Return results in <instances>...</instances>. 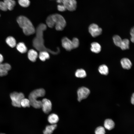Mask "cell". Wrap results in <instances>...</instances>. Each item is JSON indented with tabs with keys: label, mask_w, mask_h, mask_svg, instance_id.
Wrapping results in <instances>:
<instances>
[{
	"label": "cell",
	"mask_w": 134,
	"mask_h": 134,
	"mask_svg": "<svg viewBox=\"0 0 134 134\" xmlns=\"http://www.w3.org/2000/svg\"><path fill=\"white\" fill-rule=\"evenodd\" d=\"M89 31L93 37H96L100 35L102 33V29L100 28L96 24L93 23L90 24L88 28Z\"/></svg>",
	"instance_id": "6"
},
{
	"label": "cell",
	"mask_w": 134,
	"mask_h": 134,
	"mask_svg": "<svg viewBox=\"0 0 134 134\" xmlns=\"http://www.w3.org/2000/svg\"><path fill=\"white\" fill-rule=\"evenodd\" d=\"M47 29V26L43 23L40 24L35 30L36 36L33 39V47L37 50L39 52L46 51L51 54L55 55L59 53L60 49L58 48L57 50L54 51L46 48L44 45L43 39V32Z\"/></svg>",
	"instance_id": "1"
},
{
	"label": "cell",
	"mask_w": 134,
	"mask_h": 134,
	"mask_svg": "<svg viewBox=\"0 0 134 134\" xmlns=\"http://www.w3.org/2000/svg\"><path fill=\"white\" fill-rule=\"evenodd\" d=\"M95 133V134H105V129L102 127H99L96 129Z\"/></svg>",
	"instance_id": "28"
},
{
	"label": "cell",
	"mask_w": 134,
	"mask_h": 134,
	"mask_svg": "<svg viewBox=\"0 0 134 134\" xmlns=\"http://www.w3.org/2000/svg\"><path fill=\"white\" fill-rule=\"evenodd\" d=\"M134 27H133L131 29L130 32V34L131 35V40L132 42H134Z\"/></svg>",
	"instance_id": "32"
},
{
	"label": "cell",
	"mask_w": 134,
	"mask_h": 134,
	"mask_svg": "<svg viewBox=\"0 0 134 134\" xmlns=\"http://www.w3.org/2000/svg\"><path fill=\"white\" fill-rule=\"evenodd\" d=\"M57 2L59 3H62V0H57Z\"/></svg>",
	"instance_id": "35"
},
{
	"label": "cell",
	"mask_w": 134,
	"mask_h": 134,
	"mask_svg": "<svg viewBox=\"0 0 134 134\" xmlns=\"http://www.w3.org/2000/svg\"><path fill=\"white\" fill-rule=\"evenodd\" d=\"M0 134H4V133H0Z\"/></svg>",
	"instance_id": "36"
},
{
	"label": "cell",
	"mask_w": 134,
	"mask_h": 134,
	"mask_svg": "<svg viewBox=\"0 0 134 134\" xmlns=\"http://www.w3.org/2000/svg\"><path fill=\"white\" fill-rule=\"evenodd\" d=\"M57 127V125L56 124L46 126L45 130L43 131V134H52Z\"/></svg>",
	"instance_id": "16"
},
{
	"label": "cell",
	"mask_w": 134,
	"mask_h": 134,
	"mask_svg": "<svg viewBox=\"0 0 134 134\" xmlns=\"http://www.w3.org/2000/svg\"><path fill=\"white\" fill-rule=\"evenodd\" d=\"M90 93V90L87 88L82 87L78 89L77 91V100L80 102L87 98Z\"/></svg>",
	"instance_id": "7"
},
{
	"label": "cell",
	"mask_w": 134,
	"mask_h": 134,
	"mask_svg": "<svg viewBox=\"0 0 134 134\" xmlns=\"http://www.w3.org/2000/svg\"><path fill=\"white\" fill-rule=\"evenodd\" d=\"M17 21L24 34L29 35L34 34L35 30L31 21L26 17L20 16L17 18Z\"/></svg>",
	"instance_id": "3"
},
{
	"label": "cell",
	"mask_w": 134,
	"mask_h": 134,
	"mask_svg": "<svg viewBox=\"0 0 134 134\" xmlns=\"http://www.w3.org/2000/svg\"><path fill=\"white\" fill-rule=\"evenodd\" d=\"M48 122L51 124H56L59 120L58 116L54 113L50 114L48 118Z\"/></svg>",
	"instance_id": "17"
},
{
	"label": "cell",
	"mask_w": 134,
	"mask_h": 134,
	"mask_svg": "<svg viewBox=\"0 0 134 134\" xmlns=\"http://www.w3.org/2000/svg\"><path fill=\"white\" fill-rule=\"evenodd\" d=\"M61 42L62 47L67 51H70L73 49L71 40L67 37H63Z\"/></svg>",
	"instance_id": "11"
},
{
	"label": "cell",
	"mask_w": 134,
	"mask_h": 134,
	"mask_svg": "<svg viewBox=\"0 0 134 134\" xmlns=\"http://www.w3.org/2000/svg\"><path fill=\"white\" fill-rule=\"evenodd\" d=\"M130 41L127 39H125L122 40L120 47L123 50H125L129 49V48Z\"/></svg>",
	"instance_id": "23"
},
{
	"label": "cell",
	"mask_w": 134,
	"mask_h": 134,
	"mask_svg": "<svg viewBox=\"0 0 134 134\" xmlns=\"http://www.w3.org/2000/svg\"><path fill=\"white\" fill-rule=\"evenodd\" d=\"M21 107L24 108L29 107L30 104L29 100L25 98H23L21 101Z\"/></svg>",
	"instance_id": "26"
},
{
	"label": "cell",
	"mask_w": 134,
	"mask_h": 134,
	"mask_svg": "<svg viewBox=\"0 0 134 134\" xmlns=\"http://www.w3.org/2000/svg\"><path fill=\"white\" fill-rule=\"evenodd\" d=\"M75 75L76 77L80 78H84L87 75L85 71L82 69H77L75 72Z\"/></svg>",
	"instance_id": "24"
},
{
	"label": "cell",
	"mask_w": 134,
	"mask_h": 134,
	"mask_svg": "<svg viewBox=\"0 0 134 134\" xmlns=\"http://www.w3.org/2000/svg\"><path fill=\"white\" fill-rule=\"evenodd\" d=\"M8 10H12L16 4V2L14 0H4Z\"/></svg>",
	"instance_id": "20"
},
{
	"label": "cell",
	"mask_w": 134,
	"mask_h": 134,
	"mask_svg": "<svg viewBox=\"0 0 134 134\" xmlns=\"http://www.w3.org/2000/svg\"><path fill=\"white\" fill-rule=\"evenodd\" d=\"M62 3L66 9L71 11L76 10L77 6L76 0H62Z\"/></svg>",
	"instance_id": "8"
},
{
	"label": "cell",
	"mask_w": 134,
	"mask_h": 134,
	"mask_svg": "<svg viewBox=\"0 0 134 134\" xmlns=\"http://www.w3.org/2000/svg\"><path fill=\"white\" fill-rule=\"evenodd\" d=\"M57 8L58 10L61 12L64 11L66 10V7L63 5L59 4L58 5Z\"/></svg>",
	"instance_id": "31"
},
{
	"label": "cell",
	"mask_w": 134,
	"mask_h": 134,
	"mask_svg": "<svg viewBox=\"0 0 134 134\" xmlns=\"http://www.w3.org/2000/svg\"><path fill=\"white\" fill-rule=\"evenodd\" d=\"M90 49L92 52L98 53L100 51L101 47L100 44L96 42H93L91 44Z\"/></svg>",
	"instance_id": "14"
},
{
	"label": "cell",
	"mask_w": 134,
	"mask_h": 134,
	"mask_svg": "<svg viewBox=\"0 0 134 134\" xmlns=\"http://www.w3.org/2000/svg\"></svg>",
	"instance_id": "37"
},
{
	"label": "cell",
	"mask_w": 134,
	"mask_h": 134,
	"mask_svg": "<svg viewBox=\"0 0 134 134\" xmlns=\"http://www.w3.org/2000/svg\"><path fill=\"white\" fill-rule=\"evenodd\" d=\"M0 10L4 11L8 10L7 7L4 1H0Z\"/></svg>",
	"instance_id": "30"
},
{
	"label": "cell",
	"mask_w": 134,
	"mask_h": 134,
	"mask_svg": "<svg viewBox=\"0 0 134 134\" xmlns=\"http://www.w3.org/2000/svg\"><path fill=\"white\" fill-rule=\"evenodd\" d=\"M131 103L134 104V94L133 93L131 99Z\"/></svg>",
	"instance_id": "33"
},
{
	"label": "cell",
	"mask_w": 134,
	"mask_h": 134,
	"mask_svg": "<svg viewBox=\"0 0 134 134\" xmlns=\"http://www.w3.org/2000/svg\"><path fill=\"white\" fill-rule=\"evenodd\" d=\"M11 68V66L8 63H0V76L6 75Z\"/></svg>",
	"instance_id": "10"
},
{
	"label": "cell",
	"mask_w": 134,
	"mask_h": 134,
	"mask_svg": "<svg viewBox=\"0 0 134 134\" xmlns=\"http://www.w3.org/2000/svg\"><path fill=\"white\" fill-rule=\"evenodd\" d=\"M98 70L101 74L105 75H107L109 72L108 67L104 64L100 66L98 68Z\"/></svg>",
	"instance_id": "22"
},
{
	"label": "cell",
	"mask_w": 134,
	"mask_h": 134,
	"mask_svg": "<svg viewBox=\"0 0 134 134\" xmlns=\"http://www.w3.org/2000/svg\"><path fill=\"white\" fill-rule=\"evenodd\" d=\"M45 93V91L43 88L36 89L31 92L29 96L30 105L35 108H41V101L37 99L39 97L44 96Z\"/></svg>",
	"instance_id": "4"
},
{
	"label": "cell",
	"mask_w": 134,
	"mask_h": 134,
	"mask_svg": "<svg viewBox=\"0 0 134 134\" xmlns=\"http://www.w3.org/2000/svg\"><path fill=\"white\" fill-rule=\"evenodd\" d=\"M47 26L50 28L55 26L56 29L58 31L63 30L66 26V23L63 17L58 14L49 16L46 20Z\"/></svg>",
	"instance_id": "2"
},
{
	"label": "cell",
	"mask_w": 134,
	"mask_h": 134,
	"mask_svg": "<svg viewBox=\"0 0 134 134\" xmlns=\"http://www.w3.org/2000/svg\"><path fill=\"white\" fill-rule=\"evenodd\" d=\"M39 57L40 60L42 61H44L50 58L49 52L46 51H40Z\"/></svg>",
	"instance_id": "19"
},
{
	"label": "cell",
	"mask_w": 134,
	"mask_h": 134,
	"mask_svg": "<svg viewBox=\"0 0 134 134\" xmlns=\"http://www.w3.org/2000/svg\"><path fill=\"white\" fill-rule=\"evenodd\" d=\"M16 46L17 50L22 53H25L27 51V48L25 44L23 42H19Z\"/></svg>",
	"instance_id": "18"
},
{
	"label": "cell",
	"mask_w": 134,
	"mask_h": 134,
	"mask_svg": "<svg viewBox=\"0 0 134 134\" xmlns=\"http://www.w3.org/2000/svg\"><path fill=\"white\" fill-rule=\"evenodd\" d=\"M18 2L19 4L23 7H27L30 3L29 0H18Z\"/></svg>",
	"instance_id": "27"
},
{
	"label": "cell",
	"mask_w": 134,
	"mask_h": 134,
	"mask_svg": "<svg viewBox=\"0 0 134 134\" xmlns=\"http://www.w3.org/2000/svg\"><path fill=\"white\" fill-rule=\"evenodd\" d=\"M10 97L12 101V105L15 107H21V102L22 100L25 98L24 94L22 92H14L11 93Z\"/></svg>",
	"instance_id": "5"
},
{
	"label": "cell",
	"mask_w": 134,
	"mask_h": 134,
	"mask_svg": "<svg viewBox=\"0 0 134 134\" xmlns=\"http://www.w3.org/2000/svg\"><path fill=\"white\" fill-rule=\"evenodd\" d=\"M52 107L51 102L49 100L46 98L42 100L41 108L45 113L48 114L50 112L51 110Z\"/></svg>",
	"instance_id": "9"
},
{
	"label": "cell",
	"mask_w": 134,
	"mask_h": 134,
	"mask_svg": "<svg viewBox=\"0 0 134 134\" xmlns=\"http://www.w3.org/2000/svg\"><path fill=\"white\" fill-rule=\"evenodd\" d=\"M7 44L10 47L13 48L16 45V41L15 39L13 37L9 36L6 39Z\"/></svg>",
	"instance_id": "21"
},
{
	"label": "cell",
	"mask_w": 134,
	"mask_h": 134,
	"mask_svg": "<svg viewBox=\"0 0 134 134\" xmlns=\"http://www.w3.org/2000/svg\"><path fill=\"white\" fill-rule=\"evenodd\" d=\"M120 63L122 67L125 69H130L132 66L131 61L127 58H124L122 59L121 60Z\"/></svg>",
	"instance_id": "12"
},
{
	"label": "cell",
	"mask_w": 134,
	"mask_h": 134,
	"mask_svg": "<svg viewBox=\"0 0 134 134\" xmlns=\"http://www.w3.org/2000/svg\"><path fill=\"white\" fill-rule=\"evenodd\" d=\"M73 49L77 48L79 45V41L78 39L75 37L74 38L71 40Z\"/></svg>",
	"instance_id": "29"
},
{
	"label": "cell",
	"mask_w": 134,
	"mask_h": 134,
	"mask_svg": "<svg viewBox=\"0 0 134 134\" xmlns=\"http://www.w3.org/2000/svg\"><path fill=\"white\" fill-rule=\"evenodd\" d=\"M3 60V56L0 54V63H2Z\"/></svg>",
	"instance_id": "34"
},
{
	"label": "cell",
	"mask_w": 134,
	"mask_h": 134,
	"mask_svg": "<svg viewBox=\"0 0 134 134\" xmlns=\"http://www.w3.org/2000/svg\"><path fill=\"white\" fill-rule=\"evenodd\" d=\"M113 39L114 44L120 47L122 40L120 36L118 35H115L113 37Z\"/></svg>",
	"instance_id": "25"
},
{
	"label": "cell",
	"mask_w": 134,
	"mask_h": 134,
	"mask_svg": "<svg viewBox=\"0 0 134 134\" xmlns=\"http://www.w3.org/2000/svg\"><path fill=\"white\" fill-rule=\"evenodd\" d=\"M38 56V54L37 52L34 49H30L28 52V58L32 62H35Z\"/></svg>",
	"instance_id": "13"
},
{
	"label": "cell",
	"mask_w": 134,
	"mask_h": 134,
	"mask_svg": "<svg viewBox=\"0 0 134 134\" xmlns=\"http://www.w3.org/2000/svg\"><path fill=\"white\" fill-rule=\"evenodd\" d=\"M114 126L115 123L111 119H106L104 122V127L108 130H111L112 129L114 128Z\"/></svg>",
	"instance_id": "15"
}]
</instances>
